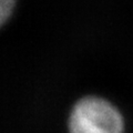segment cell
<instances>
[{"label": "cell", "mask_w": 133, "mask_h": 133, "mask_svg": "<svg viewBox=\"0 0 133 133\" xmlns=\"http://www.w3.org/2000/svg\"><path fill=\"white\" fill-rule=\"evenodd\" d=\"M69 129L70 133H123V120L105 100L84 98L74 105Z\"/></svg>", "instance_id": "obj_1"}, {"label": "cell", "mask_w": 133, "mask_h": 133, "mask_svg": "<svg viewBox=\"0 0 133 133\" xmlns=\"http://www.w3.org/2000/svg\"><path fill=\"white\" fill-rule=\"evenodd\" d=\"M15 0H1V22L3 23L9 17Z\"/></svg>", "instance_id": "obj_2"}]
</instances>
